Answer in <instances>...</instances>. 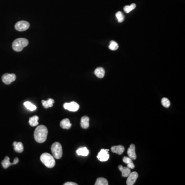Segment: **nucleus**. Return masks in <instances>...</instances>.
<instances>
[{
	"instance_id": "obj_21",
	"label": "nucleus",
	"mask_w": 185,
	"mask_h": 185,
	"mask_svg": "<svg viewBox=\"0 0 185 185\" xmlns=\"http://www.w3.org/2000/svg\"><path fill=\"white\" fill-rule=\"evenodd\" d=\"M76 153L78 155L80 156H88L89 153V151L86 147H82L78 149L76 151Z\"/></svg>"
},
{
	"instance_id": "obj_17",
	"label": "nucleus",
	"mask_w": 185,
	"mask_h": 185,
	"mask_svg": "<svg viewBox=\"0 0 185 185\" xmlns=\"http://www.w3.org/2000/svg\"><path fill=\"white\" fill-rule=\"evenodd\" d=\"M94 73L99 78H102L105 75V71L102 67H98L95 70Z\"/></svg>"
},
{
	"instance_id": "obj_5",
	"label": "nucleus",
	"mask_w": 185,
	"mask_h": 185,
	"mask_svg": "<svg viewBox=\"0 0 185 185\" xmlns=\"http://www.w3.org/2000/svg\"><path fill=\"white\" fill-rule=\"evenodd\" d=\"M30 24L28 22L25 21H21L18 22L15 25V29L19 31H26L29 27Z\"/></svg>"
},
{
	"instance_id": "obj_15",
	"label": "nucleus",
	"mask_w": 185,
	"mask_h": 185,
	"mask_svg": "<svg viewBox=\"0 0 185 185\" xmlns=\"http://www.w3.org/2000/svg\"><path fill=\"white\" fill-rule=\"evenodd\" d=\"M118 168L122 172V176L123 177H127L130 174L131 170L128 167H124L121 165H119L118 166Z\"/></svg>"
},
{
	"instance_id": "obj_4",
	"label": "nucleus",
	"mask_w": 185,
	"mask_h": 185,
	"mask_svg": "<svg viewBox=\"0 0 185 185\" xmlns=\"http://www.w3.org/2000/svg\"><path fill=\"white\" fill-rule=\"evenodd\" d=\"M51 151L55 159H61L62 156V148L59 142H54L51 147Z\"/></svg>"
},
{
	"instance_id": "obj_16",
	"label": "nucleus",
	"mask_w": 185,
	"mask_h": 185,
	"mask_svg": "<svg viewBox=\"0 0 185 185\" xmlns=\"http://www.w3.org/2000/svg\"><path fill=\"white\" fill-rule=\"evenodd\" d=\"M124 163L127 164V167H128L130 169H133L135 168V165L133 163L132 159H131L129 157H124L123 159Z\"/></svg>"
},
{
	"instance_id": "obj_12",
	"label": "nucleus",
	"mask_w": 185,
	"mask_h": 185,
	"mask_svg": "<svg viewBox=\"0 0 185 185\" xmlns=\"http://www.w3.org/2000/svg\"><path fill=\"white\" fill-rule=\"evenodd\" d=\"M111 151H112V152L114 153H116L118 155H121L124 152V146H121V145L112 146L111 148Z\"/></svg>"
},
{
	"instance_id": "obj_10",
	"label": "nucleus",
	"mask_w": 185,
	"mask_h": 185,
	"mask_svg": "<svg viewBox=\"0 0 185 185\" xmlns=\"http://www.w3.org/2000/svg\"><path fill=\"white\" fill-rule=\"evenodd\" d=\"M127 154L129 157L132 160H135L136 159V154L135 152V146L134 144H131L130 148L127 151Z\"/></svg>"
},
{
	"instance_id": "obj_18",
	"label": "nucleus",
	"mask_w": 185,
	"mask_h": 185,
	"mask_svg": "<svg viewBox=\"0 0 185 185\" xmlns=\"http://www.w3.org/2000/svg\"><path fill=\"white\" fill-rule=\"evenodd\" d=\"M2 166L4 169H7L8 167H10L11 165H14V162L10 163V159L8 156H6L4 158V160L1 162Z\"/></svg>"
},
{
	"instance_id": "obj_14",
	"label": "nucleus",
	"mask_w": 185,
	"mask_h": 185,
	"mask_svg": "<svg viewBox=\"0 0 185 185\" xmlns=\"http://www.w3.org/2000/svg\"><path fill=\"white\" fill-rule=\"evenodd\" d=\"M13 146H14V151L16 152L22 153L24 150L23 144L21 142L14 141L13 142Z\"/></svg>"
},
{
	"instance_id": "obj_11",
	"label": "nucleus",
	"mask_w": 185,
	"mask_h": 185,
	"mask_svg": "<svg viewBox=\"0 0 185 185\" xmlns=\"http://www.w3.org/2000/svg\"><path fill=\"white\" fill-rule=\"evenodd\" d=\"M89 121H90V118L89 117L86 116H83L81 118V122H80L82 128L84 129L89 128V125H90Z\"/></svg>"
},
{
	"instance_id": "obj_6",
	"label": "nucleus",
	"mask_w": 185,
	"mask_h": 185,
	"mask_svg": "<svg viewBox=\"0 0 185 185\" xmlns=\"http://www.w3.org/2000/svg\"><path fill=\"white\" fill-rule=\"evenodd\" d=\"M16 79V76L14 74H5L3 75L2 80L4 84H10Z\"/></svg>"
},
{
	"instance_id": "obj_20",
	"label": "nucleus",
	"mask_w": 185,
	"mask_h": 185,
	"mask_svg": "<svg viewBox=\"0 0 185 185\" xmlns=\"http://www.w3.org/2000/svg\"><path fill=\"white\" fill-rule=\"evenodd\" d=\"M39 117L38 116H34L31 117L29 119V124L31 126H37L39 124Z\"/></svg>"
},
{
	"instance_id": "obj_25",
	"label": "nucleus",
	"mask_w": 185,
	"mask_h": 185,
	"mask_svg": "<svg viewBox=\"0 0 185 185\" xmlns=\"http://www.w3.org/2000/svg\"><path fill=\"white\" fill-rule=\"evenodd\" d=\"M109 48L112 51H116L118 49V44L116 42L111 41L110 42V44Z\"/></svg>"
},
{
	"instance_id": "obj_22",
	"label": "nucleus",
	"mask_w": 185,
	"mask_h": 185,
	"mask_svg": "<svg viewBox=\"0 0 185 185\" xmlns=\"http://www.w3.org/2000/svg\"><path fill=\"white\" fill-rule=\"evenodd\" d=\"M95 185H109L107 179L104 177H99L96 181Z\"/></svg>"
},
{
	"instance_id": "obj_8",
	"label": "nucleus",
	"mask_w": 185,
	"mask_h": 185,
	"mask_svg": "<svg viewBox=\"0 0 185 185\" xmlns=\"http://www.w3.org/2000/svg\"><path fill=\"white\" fill-rule=\"evenodd\" d=\"M109 150L108 149H101L97 155V158L101 161H108L110 155L108 153Z\"/></svg>"
},
{
	"instance_id": "obj_26",
	"label": "nucleus",
	"mask_w": 185,
	"mask_h": 185,
	"mask_svg": "<svg viewBox=\"0 0 185 185\" xmlns=\"http://www.w3.org/2000/svg\"><path fill=\"white\" fill-rule=\"evenodd\" d=\"M116 16L117 19L118 20V22L121 23L124 21V16L122 12L118 11L116 14Z\"/></svg>"
},
{
	"instance_id": "obj_28",
	"label": "nucleus",
	"mask_w": 185,
	"mask_h": 185,
	"mask_svg": "<svg viewBox=\"0 0 185 185\" xmlns=\"http://www.w3.org/2000/svg\"><path fill=\"white\" fill-rule=\"evenodd\" d=\"M64 185H77V184L73 183V182H67L64 184Z\"/></svg>"
},
{
	"instance_id": "obj_13",
	"label": "nucleus",
	"mask_w": 185,
	"mask_h": 185,
	"mask_svg": "<svg viewBox=\"0 0 185 185\" xmlns=\"http://www.w3.org/2000/svg\"><path fill=\"white\" fill-rule=\"evenodd\" d=\"M60 126L63 129H69L71 128V124L69 119L65 118L62 120H61L60 124Z\"/></svg>"
},
{
	"instance_id": "obj_3",
	"label": "nucleus",
	"mask_w": 185,
	"mask_h": 185,
	"mask_svg": "<svg viewBox=\"0 0 185 185\" xmlns=\"http://www.w3.org/2000/svg\"><path fill=\"white\" fill-rule=\"evenodd\" d=\"M29 44V41L25 38H18L12 43V49L16 51H21Z\"/></svg>"
},
{
	"instance_id": "obj_19",
	"label": "nucleus",
	"mask_w": 185,
	"mask_h": 185,
	"mask_svg": "<svg viewBox=\"0 0 185 185\" xmlns=\"http://www.w3.org/2000/svg\"><path fill=\"white\" fill-rule=\"evenodd\" d=\"M41 102H42L44 108H45V109H47V108H51L53 106V104H54L55 101L53 99H49L46 101L43 100H42Z\"/></svg>"
},
{
	"instance_id": "obj_23",
	"label": "nucleus",
	"mask_w": 185,
	"mask_h": 185,
	"mask_svg": "<svg viewBox=\"0 0 185 185\" xmlns=\"http://www.w3.org/2000/svg\"><path fill=\"white\" fill-rule=\"evenodd\" d=\"M24 105L28 110L31 111H34L36 110V109H37L36 106H35L34 104H31V102H25L24 103Z\"/></svg>"
},
{
	"instance_id": "obj_1",
	"label": "nucleus",
	"mask_w": 185,
	"mask_h": 185,
	"mask_svg": "<svg viewBox=\"0 0 185 185\" xmlns=\"http://www.w3.org/2000/svg\"><path fill=\"white\" fill-rule=\"evenodd\" d=\"M48 130L44 125H40L37 127L34 132V138L38 143H43L46 140Z\"/></svg>"
},
{
	"instance_id": "obj_2",
	"label": "nucleus",
	"mask_w": 185,
	"mask_h": 185,
	"mask_svg": "<svg viewBox=\"0 0 185 185\" xmlns=\"http://www.w3.org/2000/svg\"><path fill=\"white\" fill-rule=\"evenodd\" d=\"M40 160L46 167L49 168H51L55 167L56 165L55 158L53 155L48 153H44L41 155Z\"/></svg>"
},
{
	"instance_id": "obj_24",
	"label": "nucleus",
	"mask_w": 185,
	"mask_h": 185,
	"mask_svg": "<svg viewBox=\"0 0 185 185\" xmlns=\"http://www.w3.org/2000/svg\"><path fill=\"white\" fill-rule=\"evenodd\" d=\"M135 8H136V4L133 3L129 6L127 5V6H124V12L128 14L129 12H131L132 10H134Z\"/></svg>"
},
{
	"instance_id": "obj_7",
	"label": "nucleus",
	"mask_w": 185,
	"mask_h": 185,
	"mask_svg": "<svg viewBox=\"0 0 185 185\" xmlns=\"http://www.w3.org/2000/svg\"><path fill=\"white\" fill-rule=\"evenodd\" d=\"M63 107L65 110L71 112H76L79 109V105L76 102L72 101L70 103H65L63 104Z\"/></svg>"
},
{
	"instance_id": "obj_27",
	"label": "nucleus",
	"mask_w": 185,
	"mask_h": 185,
	"mask_svg": "<svg viewBox=\"0 0 185 185\" xmlns=\"http://www.w3.org/2000/svg\"><path fill=\"white\" fill-rule=\"evenodd\" d=\"M161 104L165 108H168L170 106V102L167 98H163L161 99Z\"/></svg>"
},
{
	"instance_id": "obj_9",
	"label": "nucleus",
	"mask_w": 185,
	"mask_h": 185,
	"mask_svg": "<svg viewBox=\"0 0 185 185\" xmlns=\"http://www.w3.org/2000/svg\"><path fill=\"white\" fill-rule=\"evenodd\" d=\"M138 177H139V174L136 172H131L130 174L128 176V179L126 180V185H134L135 181H136Z\"/></svg>"
}]
</instances>
